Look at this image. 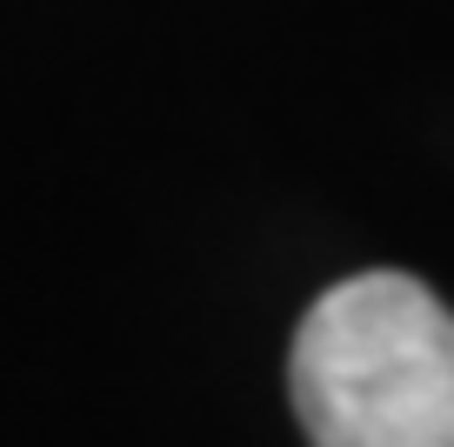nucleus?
Segmentation results:
<instances>
[{"label": "nucleus", "instance_id": "1", "mask_svg": "<svg viewBox=\"0 0 454 447\" xmlns=\"http://www.w3.org/2000/svg\"><path fill=\"white\" fill-rule=\"evenodd\" d=\"M287 394L314 447H454V308L395 267L334 280L294 327Z\"/></svg>", "mask_w": 454, "mask_h": 447}]
</instances>
